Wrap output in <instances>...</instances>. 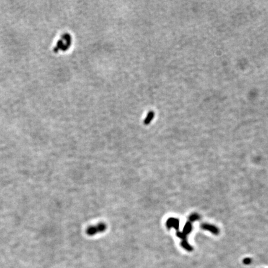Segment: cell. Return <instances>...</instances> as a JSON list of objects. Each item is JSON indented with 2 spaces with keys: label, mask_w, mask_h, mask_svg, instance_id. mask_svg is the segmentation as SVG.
Listing matches in <instances>:
<instances>
[{
  "label": "cell",
  "mask_w": 268,
  "mask_h": 268,
  "mask_svg": "<svg viewBox=\"0 0 268 268\" xmlns=\"http://www.w3.org/2000/svg\"><path fill=\"white\" fill-rule=\"evenodd\" d=\"M155 116V113L152 111L148 112V115L147 117H146L145 120H144V124H145V125H148L149 123L151 122V120H152V119L153 118V117Z\"/></svg>",
  "instance_id": "cell-5"
},
{
  "label": "cell",
  "mask_w": 268,
  "mask_h": 268,
  "mask_svg": "<svg viewBox=\"0 0 268 268\" xmlns=\"http://www.w3.org/2000/svg\"><path fill=\"white\" fill-rule=\"evenodd\" d=\"M106 225L103 223H101L97 225L96 226L90 227L86 230V233L88 235H94L96 234L98 232H102L105 231L106 229Z\"/></svg>",
  "instance_id": "cell-1"
},
{
  "label": "cell",
  "mask_w": 268,
  "mask_h": 268,
  "mask_svg": "<svg viewBox=\"0 0 268 268\" xmlns=\"http://www.w3.org/2000/svg\"><path fill=\"white\" fill-rule=\"evenodd\" d=\"M176 235L177 236L179 237V238H181L182 240V241H184V240H186V238H187V236L185 234H184L182 232H177L176 233Z\"/></svg>",
  "instance_id": "cell-8"
},
{
  "label": "cell",
  "mask_w": 268,
  "mask_h": 268,
  "mask_svg": "<svg viewBox=\"0 0 268 268\" xmlns=\"http://www.w3.org/2000/svg\"><path fill=\"white\" fill-rule=\"evenodd\" d=\"M199 218H200V216H199L198 214H192V215H191V216H189V220H190V222H192L196 221V220H199Z\"/></svg>",
  "instance_id": "cell-7"
},
{
  "label": "cell",
  "mask_w": 268,
  "mask_h": 268,
  "mask_svg": "<svg viewBox=\"0 0 268 268\" xmlns=\"http://www.w3.org/2000/svg\"><path fill=\"white\" fill-rule=\"evenodd\" d=\"M166 226L168 228L174 227L176 230H178L180 227V220L176 218H170L166 222Z\"/></svg>",
  "instance_id": "cell-2"
},
{
  "label": "cell",
  "mask_w": 268,
  "mask_h": 268,
  "mask_svg": "<svg viewBox=\"0 0 268 268\" xmlns=\"http://www.w3.org/2000/svg\"><path fill=\"white\" fill-rule=\"evenodd\" d=\"M192 223H191V222H187L186 223L185 226H184L183 231H182V233L187 236V235L189 234V233H191V232L192 231Z\"/></svg>",
  "instance_id": "cell-4"
},
{
  "label": "cell",
  "mask_w": 268,
  "mask_h": 268,
  "mask_svg": "<svg viewBox=\"0 0 268 268\" xmlns=\"http://www.w3.org/2000/svg\"><path fill=\"white\" fill-rule=\"evenodd\" d=\"M181 245L184 248L186 249V250H187L188 251L192 250V247H191V246L189 245V243H187V240H184V241H182Z\"/></svg>",
  "instance_id": "cell-6"
},
{
  "label": "cell",
  "mask_w": 268,
  "mask_h": 268,
  "mask_svg": "<svg viewBox=\"0 0 268 268\" xmlns=\"http://www.w3.org/2000/svg\"><path fill=\"white\" fill-rule=\"evenodd\" d=\"M201 228L204 230H208V231L212 232V233H214L215 235H217L219 233V230H218V228L216 226L209 224V223H203L201 225Z\"/></svg>",
  "instance_id": "cell-3"
}]
</instances>
